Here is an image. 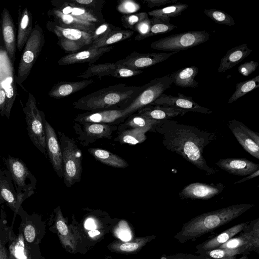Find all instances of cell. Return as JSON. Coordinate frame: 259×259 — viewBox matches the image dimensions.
Segmentation results:
<instances>
[{"label": "cell", "instance_id": "1", "mask_svg": "<svg viewBox=\"0 0 259 259\" xmlns=\"http://www.w3.org/2000/svg\"><path fill=\"white\" fill-rule=\"evenodd\" d=\"M150 130L162 136V143L165 148L180 155L207 176L218 171L207 164L203 155L205 146L215 139L214 133L170 119L159 120Z\"/></svg>", "mask_w": 259, "mask_h": 259}, {"label": "cell", "instance_id": "2", "mask_svg": "<svg viewBox=\"0 0 259 259\" xmlns=\"http://www.w3.org/2000/svg\"><path fill=\"white\" fill-rule=\"evenodd\" d=\"M253 206L251 204H239L202 213L186 223L174 237L181 243L194 240L230 222Z\"/></svg>", "mask_w": 259, "mask_h": 259}, {"label": "cell", "instance_id": "3", "mask_svg": "<svg viewBox=\"0 0 259 259\" xmlns=\"http://www.w3.org/2000/svg\"><path fill=\"white\" fill-rule=\"evenodd\" d=\"M142 88V85L114 84L84 96L73 105L75 108L92 112L121 109L139 93Z\"/></svg>", "mask_w": 259, "mask_h": 259}, {"label": "cell", "instance_id": "4", "mask_svg": "<svg viewBox=\"0 0 259 259\" xmlns=\"http://www.w3.org/2000/svg\"><path fill=\"white\" fill-rule=\"evenodd\" d=\"M172 83L169 75L159 77L142 85L139 93L121 109L126 117L150 105L158 99Z\"/></svg>", "mask_w": 259, "mask_h": 259}, {"label": "cell", "instance_id": "5", "mask_svg": "<svg viewBox=\"0 0 259 259\" xmlns=\"http://www.w3.org/2000/svg\"><path fill=\"white\" fill-rule=\"evenodd\" d=\"M44 44L45 36L43 30L37 23H35L31 33L24 46L16 76V83L22 88V83L29 75Z\"/></svg>", "mask_w": 259, "mask_h": 259}, {"label": "cell", "instance_id": "6", "mask_svg": "<svg viewBox=\"0 0 259 259\" xmlns=\"http://www.w3.org/2000/svg\"><path fill=\"white\" fill-rule=\"evenodd\" d=\"M23 110L25 114L28 135L34 145L43 154L46 155V135L44 113L37 107L36 101L31 93Z\"/></svg>", "mask_w": 259, "mask_h": 259}, {"label": "cell", "instance_id": "7", "mask_svg": "<svg viewBox=\"0 0 259 259\" xmlns=\"http://www.w3.org/2000/svg\"><path fill=\"white\" fill-rule=\"evenodd\" d=\"M62 153L63 177L66 185L70 187L80 181L82 171L81 153L71 139L59 132Z\"/></svg>", "mask_w": 259, "mask_h": 259}, {"label": "cell", "instance_id": "8", "mask_svg": "<svg viewBox=\"0 0 259 259\" xmlns=\"http://www.w3.org/2000/svg\"><path fill=\"white\" fill-rule=\"evenodd\" d=\"M210 34L206 31H190L170 35L157 40L150 45L154 50L173 51L187 50L199 45L209 38Z\"/></svg>", "mask_w": 259, "mask_h": 259}, {"label": "cell", "instance_id": "9", "mask_svg": "<svg viewBox=\"0 0 259 259\" xmlns=\"http://www.w3.org/2000/svg\"><path fill=\"white\" fill-rule=\"evenodd\" d=\"M46 27L49 31L57 36L58 45L68 54L76 52L92 43V34L87 32L62 27L50 20L47 22Z\"/></svg>", "mask_w": 259, "mask_h": 259}, {"label": "cell", "instance_id": "10", "mask_svg": "<svg viewBox=\"0 0 259 259\" xmlns=\"http://www.w3.org/2000/svg\"><path fill=\"white\" fill-rule=\"evenodd\" d=\"M12 65L10 60L0 58V114L8 118L17 95Z\"/></svg>", "mask_w": 259, "mask_h": 259}, {"label": "cell", "instance_id": "11", "mask_svg": "<svg viewBox=\"0 0 259 259\" xmlns=\"http://www.w3.org/2000/svg\"><path fill=\"white\" fill-rule=\"evenodd\" d=\"M4 161L7 170L12 175L15 189L18 193L34 191L36 179L21 159L8 155Z\"/></svg>", "mask_w": 259, "mask_h": 259}, {"label": "cell", "instance_id": "12", "mask_svg": "<svg viewBox=\"0 0 259 259\" xmlns=\"http://www.w3.org/2000/svg\"><path fill=\"white\" fill-rule=\"evenodd\" d=\"M34 193V191L17 192L10 172L7 169L0 168V204L6 203L15 213H17L22 202Z\"/></svg>", "mask_w": 259, "mask_h": 259}, {"label": "cell", "instance_id": "13", "mask_svg": "<svg viewBox=\"0 0 259 259\" xmlns=\"http://www.w3.org/2000/svg\"><path fill=\"white\" fill-rule=\"evenodd\" d=\"M259 219L249 223L248 227L240 235L232 238L220 246L219 248L241 249L248 253L251 251L258 252Z\"/></svg>", "mask_w": 259, "mask_h": 259}, {"label": "cell", "instance_id": "14", "mask_svg": "<svg viewBox=\"0 0 259 259\" xmlns=\"http://www.w3.org/2000/svg\"><path fill=\"white\" fill-rule=\"evenodd\" d=\"M228 126L242 148L259 159V134L236 119L229 120Z\"/></svg>", "mask_w": 259, "mask_h": 259}, {"label": "cell", "instance_id": "15", "mask_svg": "<svg viewBox=\"0 0 259 259\" xmlns=\"http://www.w3.org/2000/svg\"><path fill=\"white\" fill-rule=\"evenodd\" d=\"M177 53H140L134 52L115 64L135 70H141L163 62Z\"/></svg>", "mask_w": 259, "mask_h": 259}, {"label": "cell", "instance_id": "16", "mask_svg": "<svg viewBox=\"0 0 259 259\" xmlns=\"http://www.w3.org/2000/svg\"><path fill=\"white\" fill-rule=\"evenodd\" d=\"M54 8L78 19L95 24L105 22L102 12H95L73 3L71 0H53Z\"/></svg>", "mask_w": 259, "mask_h": 259}, {"label": "cell", "instance_id": "17", "mask_svg": "<svg viewBox=\"0 0 259 259\" xmlns=\"http://www.w3.org/2000/svg\"><path fill=\"white\" fill-rule=\"evenodd\" d=\"M150 105H161L173 107L188 112L210 114L212 111L195 102L191 97L186 96L178 93V96H172L162 94L161 96Z\"/></svg>", "mask_w": 259, "mask_h": 259}, {"label": "cell", "instance_id": "18", "mask_svg": "<svg viewBox=\"0 0 259 259\" xmlns=\"http://www.w3.org/2000/svg\"><path fill=\"white\" fill-rule=\"evenodd\" d=\"M46 150L53 167L60 178L63 177L62 153L54 129L45 120Z\"/></svg>", "mask_w": 259, "mask_h": 259}, {"label": "cell", "instance_id": "19", "mask_svg": "<svg viewBox=\"0 0 259 259\" xmlns=\"http://www.w3.org/2000/svg\"><path fill=\"white\" fill-rule=\"evenodd\" d=\"M1 30L8 58L14 64L17 48V36L12 17L7 8H4L1 17Z\"/></svg>", "mask_w": 259, "mask_h": 259}, {"label": "cell", "instance_id": "20", "mask_svg": "<svg viewBox=\"0 0 259 259\" xmlns=\"http://www.w3.org/2000/svg\"><path fill=\"white\" fill-rule=\"evenodd\" d=\"M222 183L208 184L193 183L185 186L180 191V197L185 199H207L221 193L224 189Z\"/></svg>", "mask_w": 259, "mask_h": 259}, {"label": "cell", "instance_id": "21", "mask_svg": "<svg viewBox=\"0 0 259 259\" xmlns=\"http://www.w3.org/2000/svg\"><path fill=\"white\" fill-rule=\"evenodd\" d=\"M113 49L112 46H107L95 49L87 48L79 52L68 54L62 57L58 63L61 66L72 65L80 63L93 64L103 54Z\"/></svg>", "mask_w": 259, "mask_h": 259}, {"label": "cell", "instance_id": "22", "mask_svg": "<svg viewBox=\"0 0 259 259\" xmlns=\"http://www.w3.org/2000/svg\"><path fill=\"white\" fill-rule=\"evenodd\" d=\"M48 16L56 25L65 28L76 29L92 34L99 25L78 19L70 15L65 14L53 8L48 12Z\"/></svg>", "mask_w": 259, "mask_h": 259}, {"label": "cell", "instance_id": "23", "mask_svg": "<svg viewBox=\"0 0 259 259\" xmlns=\"http://www.w3.org/2000/svg\"><path fill=\"white\" fill-rule=\"evenodd\" d=\"M215 164L228 173L236 176H248L259 170V164L244 158L221 159Z\"/></svg>", "mask_w": 259, "mask_h": 259}, {"label": "cell", "instance_id": "24", "mask_svg": "<svg viewBox=\"0 0 259 259\" xmlns=\"http://www.w3.org/2000/svg\"><path fill=\"white\" fill-rule=\"evenodd\" d=\"M249 224L248 222H245L236 225L214 237L197 245L196 246L197 249L196 253L207 251L218 248L220 246L233 238L237 234L246 229Z\"/></svg>", "mask_w": 259, "mask_h": 259}, {"label": "cell", "instance_id": "25", "mask_svg": "<svg viewBox=\"0 0 259 259\" xmlns=\"http://www.w3.org/2000/svg\"><path fill=\"white\" fill-rule=\"evenodd\" d=\"M18 30L17 49L21 52L29 38L32 30V16L26 7L19 6L18 10Z\"/></svg>", "mask_w": 259, "mask_h": 259}, {"label": "cell", "instance_id": "26", "mask_svg": "<svg viewBox=\"0 0 259 259\" xmlns=\"http://www.w3.org/2000/svg\"><path fill=\"white\" fill-rule=\"evenodd\" d=\"M126 117L121 109H111L88 112L78 115L75 120L82 123H110Z\"/></svg>", "mask_w": 259, "mask_h": 259}, {"label": "cell", "instance_id": "27", "mask_svg": "<svg viewBox=\"0 0 259 259\" xmlns=\"http://www.w3.org/2000/svg\"><path fill=\"white\" fill-rule=\"evenodd\" d=\"M187 112L173 107L161 105H148L138 112V114L150 119L162 120L183 116Z\"/></svg>", "mask_w": 259, "mask_h": 259}, {"label": "cell", "instance_id": "28", "mask_svg": "<svg viewBox=\"0 0 259 259\" xmlns=\"http://www.w3.org/2000/svg\"><path fill=\"white\" fill-rule=\"evenodd\" d=\"M252 50L247 44H242L229 50L221 60L218 71L224 72L243 61L251 53Z\"/></svg>", "mask_w": 259, "mask_h": 259}, {"label": "cell", "instance_id": "29", "mask_svg": "<svg viewBox=\"0 0 259 259\" xmlns=\"http://www.w3.org/2000/svg\"><path fill=\"white\" fill-rule=\"evenodd\" d=\"M93 79L77 81H62L55 84L48 93L52 98L60 99L68 96L94 83Z\"/></svg>", "mask_w": 259, "mask_h": 259}, {"label": "cell", "instance_id": "30", "mask_svg": "<svg viewBox=\"0 0 259 259\" xmlns=\"http://www.w3.org/2000/svg\"><path fill=\"white\" fill-rule=\"evenodd\" d=\"M198 71L197 67L192 66L180 69L169 75L172 83L177 86L193 88L198 85V82L195 80Z\"/></svg>", "mask_w": 259, "mask_h": 259}, {"label": "cell", "instance_id": "31", "mask_svg": "<svg viewBox=\"0 0 259 259\" xmlns=\"http://www.w3.org/2000/svg\"><path fill=\"white\" fill-rule=\"evenodd\" d=\"M89 152L96 160L106 165L122 168L128 166L124 159L108 151L100 148H90Z\"/></svg>", "mask_w": 259, "mask_h": 259}, {"label": "cell", "instance_id": "32", "mask_svg": "<svg viewBox=\"0 0 259 259\" xmlns=\"http://www.w3.org/2000/svg\"><path fill=\"white\" fill-rule=\"evenodd\" d=\"M154 235L141 237L132 242H121L116 241L109 245V248L113 251L122 253H133L139 251L147 243L153 240Z\"/></svg>", "mask_w": 259, "mask_h": 259}, {"label": "cell", "instance_id": "33", "mask_svg": "<svg viewBox=\"0 0 259 259\" xmlns=\"http://www.w3.org/2000/svg\"><path fill=\"white\" fill-rule=\"evenodd\" d=\"M134 31L131 30L121 29L112 31L101 39L92 43L88 48L95 49L108 46L119 41L124 40L131 37Z\"/></svg>", "mask_w": 259, "mask_h": 259}, {"label": "cell", "instance_id": "34", "mask_svg": "<svg viewBox=\"0 0 259 259\" xmlns=\"http://www.w3.org/2000/svg\"><path fill=\"white\" fill-rule=\"evenodd\" d=\"M188 7L187 4L178 3L163 8L149 11L148 14L153 18L170 20V18L180 16Z\"/></svg>", "mask_w": 259, "mask_h": 259}, {"label": "cell", "instance_id": "35", "mask_svg": "<svg viewBox=\"0 0 259 259\" xmlns=\"http://www.w3.org/2000/svg\"><path fill=\"white\" fill-rule=\"evenodd\" d=\"M116 66V64L112 63L99 64H90L87 70L78 77L88 78L91 77L97 76L98 78L100 79L105 76H111Z\"/></svg>", "mask_w": 259, "mask_h": 259}, {"label": "cell", "instance_id": "36", "mask_svg": "<svg viewBox=\"0 0 259 259\" xmlns=\"http://www.w3.org/2000/svg\"><path fill=\"white\" fill-rule=\"evenodd\" d=\"M152 127L135 128L123 131L119 136V141L122 143L135 145L145 141V134Z\"/></svg>", "mask_w": 259, "mask_h": 259}, {"label": "cell", "instance_id": "37", "mask_svg": "<svg viewBox=\"0 0 259 259\" xmlns=\"http://www.w3.org/2000/svg\"><path fill=\"white\" fill-rule=\"evenodd\" d=\"M209 259H236L237 255L248 254L241 249H226L217 248L207 251L198 253Z\"/></svg>", "mask_w": 259, "mask_h": 259}, {"label": "cell", "instance_id": "38", "mask_svg": "<svg viewBox=\"0 0 259 259\" xmlns=\"http://www.w3.org/2000/svg\"><path fill=\"white\" fill-rule=\"evenodd\" d=\"M259 87V75L237 83L236 90L228 100V103H232L248 93Z\"/></svg>", "mask_w": 259, "mask_h": 259}, {"label": "cell", "instance_id": "39", "mask_svg": "<svg viewBox=\"0 0 259 259\" xmlns=\"http://www.w3.org/2000/svg\"><path fill=\"white\" fill-rule=\"evenodd\" d=\"M150 20V29L148 32L142 37V40L154 35L167 33L177 28V26L170 23L169 20L153 18Z\"/></svg>", "mask_w": 259, "mask_h": 259}, {"label": "cell", "instance_id": "40", "mask_svg": "<svg viewBox=\"0 0 259 259\" xmlns=\"http://www.w3.org/2000/svg\"><path fill=\"white\" fill-rule=\"evenodd\" d=\"M11 254L15 259H29L25 239L20 233L10 247Z\"/></svg>", "mask_w": 259, "mask_h": 259}, {"label": "cell", "instance_id": "41", "mask_svg": "<svg viewBox=\"0 0 259 259\" xmlns=\"http://www.w3.org/2000/svg\"><path fill=\"white\" fill-rule=\"evenodd\" d=\"M84 125L87 134L93 137H106L112 132L111 127L106 124L85 123Z\"/></svg>", "mask_w": 259, "mask_h": 259}, {"label": "cell", "instance_id": "42", "mask_svg": "<svg viewBox=\"0 0 259 259\" xmlns=\"http://www.w3.org/2000/svg\"><path fill=\"white\" fill-rule=\"evenodd\" d=\"M205 14L216 23L228 26H233L235 21L231 15L226 12L214 9H205Z\"/></svg>", "mask_w": 259, "mask_h": 259}, {"label": "cell", "instance_id": "43", "mask_svg": "<svg viewBox=\"0 0 259 259\" xmlns=\"http://www.w3.org/2000/svg\"><path fill=\"white\" fill-rule=\"evenodd\" d=\"M148 18V14L146 12H141L130 15H124L121 17L123 26L135 31L136 26L141 21Z\"/></svg>", "mask_w": 259, "mask_h": 259}, {"label": "cell", "instance_id": "44", "mask_svg": "<svg viewBox=\"0 0 259 259\" xmlns=\"http://www.w3.org/2000/svg\"><path fill=\"white\" fill-rule=\"evenodd\" d=\"M159 120L149 119L139 114L133 115L125 123L126 125L132 128H144L146 127H152Z\"/></svg>", "mask_w": 259, "mask_h": 259}, {"label": "cell", "instance_id": "45", "mask_svg": "<svg viewBox=\"0 0 259 259\" xmlns=\"http://www.w3.org/2000/svg\"><path fill=\"white\" fill-rule=\"evenodd\" d=\"M120 29L108 23H103L99 24L92 34V42L99 40L110 32Z\"/></svg>", "mask_w": 259, "mask_h": 259}, {"label": "cell", "instance_id": "46", "mask_svg": "<svg viewBox=\"0 0 259 259\" xmlns=\"http://www.w3.org/2000/svg\"><path fill=\"white\" fill-rule=\"evenodd\" d=\"M140 8V4L133 0L118 1L117 6V9L120 13L126 15L135 14Z\"/></svg>", "mask_w": 259, "mask_h": 259}, {"label": "cell", "instance_id": "47", "mask_svg": "<svg viewBox=\"0 0 259 259\" xmlns=\"http://www.w3.org/2000/svg\"><path fill=\"white\" fill-rule=\"evenodd\" d=\"M71 1L77 5L95 12H102L105 3L104 0H71Z\"/></svg>", "mask_w": 259, "mask_h": 259}, {"label": "cell", "instance_id": "48", "mask_svg": "<svg viewBox=\"0 0 259 259\" xmlns=\"http://www.w3.org/2000/svg\"><path fill=\"white\" fill-rule=\"evenodd\" d=\"M143 71L142 70H135L116 65L115 69L111 74V76L116 78H126L139 75Z\"/></svg>", "mask_w": 259, "mask_h": 259}, {"label": "cell", "instance_id": "49", "mask_svg": "<svg viewBox=\"0 0 259 259\" xmlns=\"http://www.w3.org/2000/svg\"><path fill=\"white\" fill-rule=\"evenodd\" d=\"M151 26V20L149 18L139 22L135 27V31L138 32L135 37L137 40H141L142 37L149 31Z\"/></svg>", "mask_w": 259, "mask_h": 259}, {"label": "cell", "instance_id": "50", "mask_svg": "<svg viewBox=\"0 0 259 259\" xmlns=\"http://www.w3.org/2000/svg\"><path fill=\"white\" fill-rule=\"evenodd\" d=\"M258 66V62L249 61L240 65L238 70L241 75L248 76L256 70Z\"/></svg>", "mask_w": 259, "mask_h": 259}, {"label": "cell", "instance_id": "51", "mask_svg": "<svg viewBox=\"0 0 259 259\" xmlns=\"http://www.w3.org/2000/svg\"><path fill=\"white\" fill-rule=\"evenodd\" d=\"M56 227L60 234L63 236H66L68 234V228L64 221L62 213L60 209L57 211Z\"/></svg>", "mask_w": 259, "mask_h": 259}, {"label": "cell", "instance_id": "52", "mask_svg": "<svg viewBox=\"0 0 259 259\" xmlns=\"http://www.w3.org/2000/svg\"><path fill=\"white\" fill-rule=\"evenodd\" d=\"M161 259H209L201 255L188 253H176L168 255H163Z\"/></svg>", "mask_w": 259, "mask_h": 259}, {"label": "cell", "instance_id": "53", "mask_svg": "<svg viewBox=\"0 0 259 259\" xmlns=\"http://www.w3.org/2000/svg\"><path fill=\"white\" fill-rule=\"evenodd\" d=\"M177 2V0H144L143 3L150 8H152L168 4L175 3Z\"/></svg>", "mask_w": 259, "mask_h": 259}, {"label": "cell", "instance_id": "54", "mask_svg": "<svg viewBox=\"0 0 259 259\" xmlns=\"http://www.w3.org/2000/svg\"><path fill=\"white\" fill-rule=\"evenodd\" d=\"M119 237L124 241H129L131 238V235L130 232L127 231L126 229L120 230L118 233Z\"/></svg>", "mask_w": 259, "mask_h": 259}, {"label": "cell", "instance_id": "55", "mask_svg": "<svg viewBox=\"0 0 259 259\" xmlns=\"http://www.w3.org/2000/svg\"><path fill=\"white\" fill-rule=\"evenodd\" d=\"M258 175H259V170H257L256 171L253 172L252 174H251L249 175H248L247 177L241 179L239 181H238L235 182V184H240L241 183L244 182L246 181L250 180L254 177L258 176Z\"/></svg>", "mask_w": 259, "mask_h": 259}, {"label": "cell", "instance_id": "56", "mask_svg": "<svg viewBox=\"0 0 259 259\" xmlns=\"http://www.w3.org/2000/svg\"><path fill=\"white\" fill-rule=\"evenodd\" d=\"M84 227L87 229L93 230L96 228L94 221L92 219L87 220L84 224Z\"/></svg>", "mask_w": 259, "mask_h": 259}, {"label": "cell", "instance_id": "57", "mask_svg": "<svg viewBox=\"0 0 259 259\" xmlns=\"http://www.w3.org/2000/svg\"><path fill=\"white\" fill-rule=\"evenodd\" d=\"M100 234V232H99L98 230L93 229L91 230L89 232V234L90 237H94L95 236H97Z\"/></svg>", "mask_w": 259, "mask_h": 259}, {"label": "cell", "instance_id": "58", "mask_svg": "<svg viewBox=\"0 0 259 259\" xmlns=\"http://www.w3.org/2000/svg\"><path fill=\"white\" fill-rule=\"evenodd\" d=\"M239 259H248V257L246 255H244Z\"/></svg>", "mask_w": 259, "mask_h": 259}, {"label": "cell", "instance_id": "59", "mask_svg": "<svg viewBox=\"0 0 259 259\" xmlns=\"http://www.w3.org/2000/svg\"><path fill=\"white\" fill-rule=\"evenodd\" d=\"M3 256L2 255V253H1V249H0V259H2L3 258Z\"/></svg>", "mask_w": 259, "mask_h": 259}]
</instances>
